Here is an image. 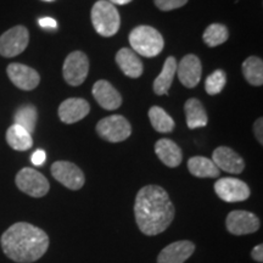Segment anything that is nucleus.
<instances>
[{"instance_id":"a211bd4d","label":"nucleus","mask_w":263,"mask_h":263,"mask_svg":"<svg viewBox=\"0 0 263 263\" xmlns=\"http://www.w3.org/2000/svg\"><path fill=\"white\" fill-rule=\"evenodd\" d=\"M116 62L127 77L139 78L143 74L144 66L140 58L129 48H122L116 54Z\"/></svg>"},{"instance_id":"0eeeda50","label":"nucleus","mask_w":263,"mask_h":263,"mask_svg":"<svg viewBox=\"0 0 263 263\" xmlns=\"http://www.w3.org/2000/svg\"><path fill=\"white\" fill-rule=\"evenodd\" d=\"M29 42V32L25 26H15L0 35V55L15 58L22 54Z\"/></svg>"},{"instance_id":"6ab92c4d","label":"nucleus","mask_w":263,"mask_h":263,"mask_svg":"<svg viewBox=\"0 0 263 263\" xmlns=\"http://www.w3.org/2000/svg\"><path fill=\"white\" fill-rule=\"evenodd\" d=\"M155 153L161 162H163L167 167L174 168L182 163L183 155L180 147L171 139H160L155 144Z\"/></svg>"},{"instance_id":"f257e3e1","label":"nucleus","mask_w":263,"mask_h":263,"mask_svg":"<svg viewBox=\"0 0 263 263\" xmlns=\"http://www.w3.org/2000/svg\"><path fill=\"white\" fill-rule=\"evenodd\" d=\"M176 210L168 194L159 185H146L137 194L134 216L143 234L154 236L166 230L173 222Z\"/></svg>"},{"instance_id":"20e7f679","label":"nucleus","mask_w":263,"mask_h":263,"mask_svg":"<svg viewBox=\"0 0 263 263\" xmlns=\"http://www.w3.org/2000/svg\"><path fill=\"white\" fill-rule=\"evenodd\" d=\"M91 24L103 37H112L121 26V17L116 6L107 0H99L91 8Z\"/></svg>"},{"instance_id":"1a4fd4ad","label":"nucleus","mask_w":263,"mask_h":263,"mask_svg":"<svg viewBox=\"0 0 263 263\" xmlns=\"http://www.w3.org/2000/svg\"><path fill=\"white\" fill-rule=\"evenodd\" d=\"M50 171L59 183L71 190H80L85 183L82 170L68 161H57L51 164Z\"/></svg>"},{"instance_id":"9d476101","label":"nucleus","mask_w":263,"mask_h":263,"mask_svg":"<svg viewBox=\"0 0 263 263\" xmlns=\"http://www.w3.org/2000/svg\"><path fill=\"white\" fill-rule=\"evenodd\" d=\"M226 227L233 235H248L257 232L261 223L255 213L236 210L227 216Z\"/></svg>"},{"instance_id":"f03ea898","label":"nucleus","mask_w":263,"mask_h":263,"mask_svg":"<svg viewBox=\"0 0 263 263\" xmlns=\"http://www.w3.org/2000/svg\"><path fill=\"white\" fill-rule=\"evenodd\" d=\"M0 244L4 254L12 261L32 263L48 251L49 236L31 223L17 222L3 233Z\"/></svg>"},{"instance_id":"39448f33","label":"nucleus","mask_w":263,"mask_h":263,"mask_svg":"<svg viewBox=\"0 0 263 263\" xmlns=\"http://www.w3.org/2000/svg\"><path fill=\"white\" fill-rule=\"evenodd\" d=\"M97 133L108 143H121L132 134L130 123L121 115H112L100 120L97 124Z\"/></svg>"},{"instance_id":"f8f14e48","label":"nucleus","mask_w":263,"mask_h":263,"mask_svg":"<svg viewBox=\"0 0 263 263\" xmlns=\"http://www.w3.org/2000/svg\"><path fill=\"white\" fill-rule=\"evenodd\" d=\"M10 81L12 84L22 90H33L38 87L41 82V76L34 68L22 64H10L6 68Z\"/></svg>"},{"instance_id":"6e6552de","label":"nucleus","mask_w":263,"mask_h":263,"mask_svg":"<svg viewBox=\"0 0 263 263\" xmlns=\"http://www.w3.org/2000/svg\"><path fill=\"white\" fill-rule=\"evenodd\" d=\"M89 72V59L82 51H73L66 58L62 66V74L67 84L78 87L87 80Z\"/></svg>"},{"instance_id":"72a5a7b5","label":"nucleus","mask_w":263,"mask_h":263,"mask_svg":"<svg viewBox=\"0 0 263 263\" xmlns=\"http://www.w3.org/2000/svg\"><path fill=\"white\" fill-rule=\"evenodd\" d=\"M107 2H110L112 5H126V4H129L132 0H107Z\"/></svg>"},{"instance_id":"7c9ffc66","label":"nucleus","mask_w":263,"mask_h":263,"mask_svg":"<svg viewBox=\"0 0 263 263\" xmlns=\"http://www.w3.org/2000/svg\"><path fill=\"white\" fill-rule=\"evenodd\" d=\"M262 127H263V120L262 117H259L258 120H256V122L254 124V132H255V136L256 139L258 140V143L263 144V134H262Z\"/></svg>"},{"instance_id":"bb28decb","label":"nucleus","mask_w":263,"mask_h":263,"mask_svg":"<svg viewBox=\"0 0 263 263\" xmlns=\"http://www.w3.org/2000/svg\"><path fill=\"white\" fill-rule=\"evenodd\" d=\"M229 37L228 28L222 24H212L205 29L202 39L209 47H218L227 42Z\"/></svg>"},{"instance_id":"a878e982","label":"nucleus","mask_w":263,"mask_h":263,"mask_svg":"<svg viewBox=\"0 0 263 263\" xmlns=\"http://www.w3.org/2000/svg\"><path fill=\"white\" fill-rule=\"evenodd\" d=\"M149 118L154 129L160 133H171L174 129V121L162 107L153 106L149 110Z\"/></svg>"},{"instance_id":"2eb2a0df","label":"nucleus","mask_w":263,"mask_h":263,"mask_svg":"<svg viewBox=\"0 0 263 263\" xmlns=\"http://www.w3.org/2000/svg\"><path fill=\"white\" fill-rule=\"evenodd\" d=\"M90 111V105L81 98H70L62 101L59 106V117L64 123L72 124L83 120Z\"/></svg>"},{"instance_id":"b1692460","label":"nucleus","mask_w":263,"mask_h":263,"mask_svg":"<svg viewBox=\"0 0 263 263\" xmlns=\"http://www.w3.org/2000/svg\"><path fill=\"white\" fill-rule=\"evenodd\" d=\"M242 73L245 80L255 87L263 84V61L257 57H250L242 64Z\"/></svg>"},{"instance_id":"5701e85b","label":"nucleus","mask_w":263,"mask_h":263,"mask_svg":"<svg viewBox=\"0 0 263 263\" xmlns=\"http://www.w3.org/2000/svg\"><path fill=\"white\" fill-rule=\"evenodd\" d=\"M6 141L16 151H27L33 145L32 134L17 124H12L6 132Z\"/></svg>"},{"instance_id":"473e14b6","label":"nucleus","mask_w":263,"mask_h":263,"mask_svg":"<svg viewBox=\"0 0 263 263\" xmlns=\"http://www.w3.org/2000/svg\"><path fill=\"white\" fill-rule=\"evenodd\" d=\"M38 24L42 28H57V21L51 17H43L38 20Z\"/></svg>"},{"instance_id":"f3484780","label":"nucleus","mask_w":263,"mask_h":263,"mask_svg":"<svg viewBox=\"0 0 263 263\" xmlns=\"http://www.w3.org/2000/svg\"><path fill=\"white\" fill-rule=\"evenodd\" d=\"M91 93H93V97L98 101V104L105 108V110H117L122 105V97H121V94L107 81H98L94 84Z\"/></svg>"},{"instance_id":"9b49d317","label":"nucleus","mask_w":263,"mask_h":263,"mask_svg":"<svg viewBox=\"0 0 263 263\" xmlns=\"http://www.w3.org/2000/svg\"><path fill=\"white\" fill-rule=\"evenodd\" d=\"M215 192L219 199L226 202L245 201L250 197L249 185L236 178H221L215 183Z\"/></svg>"},{"instance_id":"393cba45","label":"nucleus","mask_w":263,"mask_h":263,"mask_svg":"<svg viewBox=\"0 0 263 263\" xmlns=\"http://www.w3.org/2000/svg\"><path fill=\"white\" fill-rule=\"evenodd\" d=\"M38 120V112L37 108H35L33 105H22L20 106L17 110H16L15 116H14V124H17V126L22 127L26 129L28 133H33L35 129V123H37Z\"/></svg>"},{"instance_id":"7ed1b4c3","label":"nucleus","mask_w":263,"mask_h":263,"mask_svg":"<svg viewBox=\"0 0 263 263\" xmlns=\"http://www.w3.org/2000/svg\"><path fill=\"white\" fill-rule=\"evenodd\" d=\"M132 50L145 58L157 57L163 50V38L161 33L151 26H138L130 32Z\"/></svg>"},{"instance_id":"cd10ccee","label":"nucleus","mask_w":263,"mask_h":263,"mask_svg":"<svg viewBox=\"0 0 263 263\" xmlns=\"http://www.w3.org/2000/svg\"><path fill=\"white\" fill-rule=\"evenodd\" d=\"M226 83H227L226 72L222 70H216L206 78L205 89L207 91V94L210 95L219 94L223 90V88H224Z\"/></svg>"},{"instance_id":"f704fd0d","label":"nucleus","mask_w":263,"mask_h":263,"mask_svg":"<svg viewBox=\"0 0 263 263\" xmlns=\"http://www.w3.org/2000/svg\"><path fill=\"white\" fill-rule=\"evenodd\" d=\"M44 2H52V0H44Z\"/></svg>"},{"instance_id":"2f4dec72","label":"nucleus","mask_w":263,"mask_h":263,"mask_svg":"<svg viewBox=\"0 0 263 263\" xmlns=\"http://www.w3.org/2000/svg\"><path fill=\"white\" fill-rule=\"evenodd\" d=\"M251 257L255 259L256 262L262 263L263 262V245H256L251 251Z\"/></svg>"},{"instance_id":"dca6fc26","label":"nucleus","mask_w":263,"mask_h":263,"mask_svg":"<svg viewBox=\"0 0 263 263\" xmlns=\"http://www.w3.org/2000/svg\"><path fill=\"white\" fill-rule=\"evenodd\" d=\"M195 251V245L190 240H180L167 245L157 256V263H184Z\"/></svg>"},{"instance_id":"ddd939ff","label":"nucleus","mask_w":263,"mask_h":263,"mask_svg":"<svg viewBox=\"0 0 263 263\" xmlns=\"http://www.w3.org/2000/svg\"><path fill=\"white\" fill-rule=\"evenodd\" d=\"M202 67L200 59L194 54L185 55L177 65V76L180 83L186 88H195L201 80Z\"/></svg>"},{"instance_id":"4be33fe9","label":"nucleus","mask_w":263,"mask_h":263,"mask_svg":"<svg viewBox=\"0 0 263 263\" xmlns=\"http://www.w3.org/2000/svg\"><path fill=\"white\" fill-rule=\"evenodd\" d=\"M188 170L197 178H217L219 176L218 167L212 160L203 156H194L189 159Z\"/></svg>"},{"instance_id":"aec40b11","label":"nucleus","mask_w":263,"mask_h":263,"mask_svg":"<svg viewBox=\"0 0 263 263\" xmlns=\"http://www.w3.org/2000/svg\"><path fill=\"white\" fill-rule=\"evenodd\" d=\"M184 111H185L186 126L190 129H196V128L207 126L209 117H207L205 107H203L200 100H197L195 98L186 100L185 105H184Z\"/></svg>"},{"instance_id":"c85d7f7f","label":"nucleus","mask_w":263,"mask_h":263,"mask_svg":"<svg viewBox=\"0 0 263 263\" xmlns=\"http://www.w3.org/2000/svg\"><path fill=\"white\" fill-rule=\"evenodd\" d=\"M154 3L161 11H171L182 8L188 3V0H154Z\"/></svg>"},{"instance_id":"c756f323","label":"nucleus","mask_w":263,"mask_h":263,"mask_svg":"<svg viewBox=\"0 0 263 263\" xmlns=\"http://www.w3.org/2000/svg\"><path fill=\"white\" fill-rule=\"evenodd\" d=\"M31 160L34 166H42V164L45 162V160H47V154L43 150H37L33 153Z\"/></svg>"},{"instance_id":"423d86ee","label":"nucleus","mask_w":263,"mask_h":263,"mask_svg":"<svg viewBox=\"0 0 263 263\" xmlns=\"http://www.w3.org/2000/svg\"><path fill=\"white\" fill-rule=\"evenodd\" d=\"M15 183L22 193L32 197L45 196L50 189L48 179L38 171L25 167L16 174Z\"/></svg>"},{"instance_id":"412c9836","label":"nucleus","mask_w":263,"mask_h":263,"mask_svg":"<svg viewBox=\"0 0 263 263\" xmlns=\"http://www.w3.org/2000/svg\"><path fill=\"white\" fill-rule=\"evenodd\" d=\"M177 62L176 58L168 57L163 64V68L157 78L154 81V91L157 95H164L168 93L171 85L173 83L174 76L177 73Z\"/></svg>"},{"instance_id":"4468645a","label":"nucleus","mask_w":263,"mask_h":263,"mask_svg":"<svg viewBox=\"0 0 263 263\" xmlns=\"http://www.w3.org/2000/svg\"><path fill=\"white\" fill-rule=\"evenodd\" d=\"M213 163L218 170L232 174L241 173L245 168V162L242 157L228 146H219L212 154Z\"/></svg>"}]
</instances>
